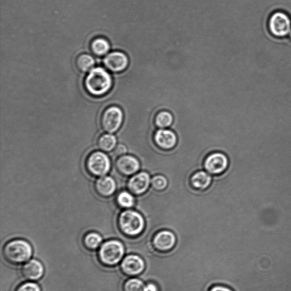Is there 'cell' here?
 <instances>
[{"mask_svg": "<svg viewBox=\"0 0 291 291\" xmlns=\"http://www.w3.org/2000/svg\"><path fill=\"white\" fill-rule=\"evenodd\" d=\"M114 150V154L117 155V156L125 154L127 151L126 147L123 144L118 145L117 147H115Z\"/></svg>", "mask_w": 291, "mask_h": 291, "instance_id": "4316f807", "label": "cell"}, {"mask_svg": "<svg viewBox=\"0 0 291 291\" xmlns=\"http://www.w3.org/2000/svg\"><path fill=\"white\" fill-rule=\"evenodd\" d=\"M152 184L154 188L157 190H163L166 187L167 180L163 176L155 177L152 180Z\"/></svg>", "mask_w": 291, "mask_h": 291, "instance_id": "484cf974", "label": "cell"}, {"mask_svg": "<svg viewBox=\"0 0 291 291\" xmlns=\"http://www.w3.org/2000/svg\"><path fill=\"white\" fill-rule=\"evenodd\" d=\"M95 192L102 198H109L116 190V183L114 179L109 176L100 177L94 184Z\"/></svg>", "mask_w": 291, "mask_h": 291, "instance_id": "8fae6325", "label": "cell"}, {"mask_svg": "<svg viewBox=\"0 0 291 291\" xmlns=\"http://www.w3.org/2000/svg\"><path fill=\"white\" fill-rule=\"evenodd\" d=\"M228 159L222 153H215L210 155L205 160V166L208 172L217 174L224 172L227 168Z\"/></svg>", "mask_w": 291, "mask_h": 291, "instance_id": "4fadbf2b", "label": "cell"}, {"mask_svg": "<svg viewBox=\"0 0 291 291\" xmlns=\"http://www.w3.org/2000/svg\"><path fill=\"white\" fill-rule=\"evenodd\" d=\"M117 202L120 207L125 208L132 207L134 204V198L131 194L124 191L118 194Z\"/></svg>", "mask_w": 291, "mask_h": 291, "instance_id": "cb8c5ba5", "label": "cell"}, {"mask_svg": "<svg viewBox=\"0 0 291 291\" xmlns=\"http://www.w3.org/2000/svg\"><path fill=\"white\" fill-rule=\"evenodd\" d=\"M155 122L160 128L168 127L173 122V115L168 112L162 111L158 114Z\"/></svg>", "mask_w": 291, "mask_h": 291, "instance_id": "603a6c76", "label": "cell"}, {"mask_svg": "<svg viewBox=\"0 0 291 291\" xmlns=\"http://www.w3.org/2000/svg\"><path fill=\"white\" fill-rule=\"evenodd\" d=\"M210 291H233L222 285H216L210 289Z\"/></svg>", "mask_w": 291, "mask_h": 291, "instance_id": "f1b7e54d", "label": "cell"}, {"mask_svg": "<svg viewBox=\"0 0 291 291\" xmlns=\"http://www.w3.org/2000/svg\"><path fill=\"white\" fill-rule=\"evenodd\" d=\"M143 291H158V288L154 284L149 283L144 285Z\"/></svg>", "mask_w": 291, "mask_h": 291, "instance_id": "83f0119b", "label": "cell"}, {"mask_svg": "<svg viewBox=\"0 0 291 291\" xmlns=\"http://www.w3.org/2000/svg\"><path fill=\"white\" fill-rule=\"evenodd\" d=\"M153 243L155 248L165 252L174 248L176 243V237L170 231L163 230L155 235Z\"/></svg>", "mask_w": 291, "mask_h": 291, "instance_id": "5bb4252c", "label": "cell"}, {"mask_svg": "<svg viewBox=\"0 0 291 291\" xmlns=\"http://www.w3.org/2000/svg\"><path fill=\"white\" fill-rule=\"evenodd\" d=\"M211 181L209 175L206 173L201 172L193 175L192 183L193 186L199 189H205L209 186Z\"/></svg>", "mask_w": 291, "mask_h": 291, "instance_id": "44dd1931", "label": "cell"}, {"mask_svg": "<svg viewBox=\"0 0 291 291\" xmlns=\"http://www.w3.org/2000/svg\"><path fill=\"white\" fill-rule=\"evenodd\" d=\"M150 182L149 175L146 173H140L130 179L128 187L134 193L141 194L147 190Z\"/></svg>", "mask_w": 291, "mask_h": 291, "instance_id": "9a60e30c", "label": "cell"}, {"mask_svg": "<svg viewBox=\"0 0 291 291\" xmlns=\"http://www.w3.org/2000/svg\"><path fill=\"white\" fill-rule=\"evenodd\" d=\"M145 268L144 260L138 255L132 254L124 258L120 269L125 275L134 277L141 273Z\"/></svg>", "mask_w": 291, "mask_h": 291, "instance_id": "9c48e42d", "label": "cell"}, {"mask_svg": "<svg viewBox=\"0 0 291 291\" xmlns=\"http://www.w3.org/2000/svg\"><path fill=\"white\" fill-rule=\"evenodd\" d=\"M75 66L79 71L85 73L91 71L94 66V58L87 54H81L75 59Z\"/></svg>", "mask_w": 291, "mask_h": 291, "instance_id": "d6986e66", "label": "cell"}, {"mask_svg": "<svg viewBox=\"0 0 291 291\" xmlns=\"http://www.w3.org/2000/svg\"><path fill=\"white\" fill-rule=\"evenodd\" d=\"M102 242V237L96 232H89L85 234L83 238L84 247L89 251H94L100 248Z\"/></svg>", "mask_w": 291, "mask_h": 291, "instance_id": "ffe728a7", "label": "cell"}, {"mask_svg": "<svg viewBox=\"0 0 291 291\" xmlns=\"http://www.w3.org/2000/svg\"><path fill=\"white\" fill-rule=\"evenodd\" d=\"M110 49V44L104 38L98 37L92 40L90 44V50L97 57H103L107 54Z\"/></svg>", "mask_w": 291, "mask_h": 291, "instance_id": "e0dca14e", "label": "cell"}, {"mask_svg": "<svg viewBox=\"0 0 291 291\" xmlns=\"http://www.w3.org/2000/svg\"><path fill=\"white\" fill-rule=\"evenodd\" d=\"M115 166L119 174L128 176L137 172L139 163L136 158L130 155H124L117 159Z\"/></svg>", "mask_w": 291, "mask_h": 291, "instance_id": "7c38bea8", "label": "cell"}, {"mask_svg": "<svg viewBox=\"0 0 291 291\" xmlns=\"http://www.w3.org/2000/svg\"><path fill=\"white\" fill-rule=\"evenodd\" d=\"M120 232L129 237L136 236L142 232L144 222L142 215L133 210H125L119 214L117 220Z\"/></svg>", "mask_w": 291, "mask_h": 291, "instance_id": "277c9868", "label": "cell"}, {"mask_svg": "<svg viewBox=\"0 0 291 291\" xmlns=\"http://www.w3.org/2000/svg\"><path fill=\"white\" fill-rule=\"evenodd\" d=\"M117 142V139L114 135L107 133L100 135L97 140V146L102 151L110 152L116 147Z\"/></svg>", "mask_w": 291, "mask_h": 291, "instance_id": "ac0fdd59", "label": "cell"}, {"mask_svg": "<svg viewBox=\"0 0 291 291\" xmlns=\"http://www.w3.org/2000/svg\"><path fill=\"white\" fill-rule=\"evenodd\" d=\"M124 253L123 243L117 239H110L105 241L100 247L98 258L99 262L104 266L112 268L121 262Z\"/></svg>", "mask_w": 291, "mask_h": 291, "instance_id": "3957f363", "label": "cell"}, {"mask_svg": "<svg viewBox=\"0 0 291 291\" xmlns=\"http://www.w3.org/2000/svg\"><path fill=\"white\" fill-rule=\"evenodd\" d=\"M16 291H42L40 286L33 282H28L19 285Z\"/></svg>", "mask_w": 291, "mask_h": 291, "instance_id": "d4e9b609", "label": "cell"}, {"mask_svg": "<svg viewBox=\"0 0 291 291\" xmlns=\"http://www.w3.org/2000/svg\"><path fill=\"white\" fill-rule=\"evenodd\" d=\"M84 165L85 169L90 175L94 177H102L109 173L111 163L106 154L96 151L88 155Z\"/></svg>", "mask_w": 291, "mask_h": 291, "instance_id": "5b68a950", "label": "cell"}, {"mask_svg": "<svg viewBox=\"0 0 291 291\" xmlns=\"http://www.w3.org/2000/svg\"><path fill=\"white\" fill-rule=\"evenodd\" d=\"M155 141L163 149L173 148L177 143L176 135L170 130H159L155 136Z\"/></svg>", "mask_w": 291, "mask_h": 291, "instance_id": "2e32d148", "label": "cell"}, {"mask_svg": "<svg viewBox=\"0 0 291 291\" xmlns=\"http://www.w3.org/2000/svg\"><path fill=\"white\" fill-rule=\"evenodd\" d=\"M110 75L102 67L93 68L85 77L84 85L87 92L94 97L103 96L112 87Z\"/></svg>", "mask_w": 291, "mask_h": 291, "instance_id": "6da1fadb", "label": "cell"}, {"mask_svg": "<svg viewBox=\"0 0 291 291\" xmlns=\"http://www.w3.org/2000/svg\"><path fill=\"white\" fill-rule=\"evenodd\" d=\"M124 113L121 108L117 106H110L104 110L100 116V127L104 132L114 133L122 127Z\"/></svg>", "mask_w": 291, "mask_h": 291, "instance_id": "52a82bcc", "label": "cell"}, {"mask_svg": "<svg viewBox=\"0 0 291 291\" xmlns=\"http://www.w3.org/2000/svg\"><path fill=\"white\" fill-rule=\"evenodd\" d=\"M104 64L109 71L118 73L126 69L129 65V58L126 54L122 52L109 53L104 59Z\"/></svg>", "mask_w": 291, "mask_h": 291, "instance_id": "ba28073f", "label": "cell"}, {"mask_svg": "<svg viewBox=\"0 0 291 291\" xmlns=\"http://www.w3.org/2000/svg\"><path fill=\"white\" fill-rule=\"evenodd\" d=\"M268 28L275 37H288L291 30V17L284 11H275L269 18Z\"/></svg>", "mask_w": 291, "mask_h": 291, "instance_id": "8992f818", "label": "cell"}, {"mask_svg": "<svg viewBox=\"0 0 291 291\" xmlns=\"http://www.w3.org/2000/svg\"><path fill=\"white\" fill-rule=\"evenodd\" d=\"M144 287L142 281L137 278H132L124 283L123 291H143Z\"/></svg>", "mask_w": 291, "mask_h": 291, "instance_id": "7402d4cb", "label": "cell"}, {"mask_svg": "<svg viewBox=\"0 0 291 291\" xmlns=\"http://www.w3.org/2000/svg\"><path fill=\"white\" fill-rule=\"evenodd\" d=\"M3 255L8 263L18 265L27 263L32 258L33 248L26 240L14 239L5 244Z\"/></svg>", "mask_w": 291, "mask_h": 291, "instance_id": "7a4b0ae2", "label": "cell"}, {"mask_svg": "<svg viewBox=\"0 0 291 291\" xmlns=\"http://www.w3.org/2000/svg\"><path fill=\"white\" fill-rule=\"evenodd\" d=\"M21 273L25 280L29 282H34L43 277L44 268L41 262L33 259L25 263L21 270Z\"/></svg>", "mask_w": 291, "mask_h": 291, "instance_id": "30bf717a", "label": "cell"}, {"mask_svg": "<svg viewBox=\"0 0 291 291\" xmlns=\"http://www.w3.org/2000/svg\"><path fill=\"white\" fill-rule=\"evenodd\" d=\"M288 37L291 40V30Z\"/></svg>", "mask_w": 291, "mask_h": 291, "instance_id": "f546056e", "label": "cell"}]
</instances>
